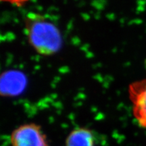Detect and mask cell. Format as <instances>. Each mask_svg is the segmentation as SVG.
<instances>
[{
  "instance_id": "cell-1",
  "label": "cell",
  "mask_w": 146,
  "mask_h": 146,
  "mask_svg": "<svg viewBox=\"0 0 146 146\" xmlns=\"http://www.w3.org/2000/svg\"><path fill=\"white\" fill-rule=\"evenodd\" d=\"M25 31L29 45L39 55L50 56L59 52L62 45L60 30L52 22L37 13L25 16Z\"/></svg>"
},
{
  "instance_id": "cell-2",
  "label": "cell",
  "mask_w": 146,
  "mask_h": 146,
  "mask_svg": "<svg viewBox=\"0 0 146 146\" xmlns=\"http://www.w3.org/2000/svg\"><path fill=\"white\" fill-rule=\"evenodd\" d=\"M12 146H49L41 126L30 123L18 126L10 135Z\"/></svg>"
},
{
  "instance_id": "cell-3",
  "label": "cell",
  "mask_w": 146,
  "mask_h": 146,
  "mask_svg": "<svg viewBox=\"0 0 146 146\" xmlns=\"http://www.w3.org/2000/svg\"><path fill=\"white\" fill-rule=\"evenodd\" d=\"M128 93L134 118L140 127L146 128V78L131 83Z\"/></svg>"
},
{
  "instance_id": "cell-4",
  "label": "cell",
  "mask_w": 146,
  "mask_h": 146,
  "mask_svg": "<svg viewBox=\"0 0 146 146\" xmlns=\"http://www.w3.org/2000/svg\"><path fill=\"white\" fill-rule=\"evenodd\" d=\"M66 146H95L94 133L90 129L78 127L73 129L66 139Z\"/></svg>"
},
{
  "instance_id": "cell-5",
  "label": "cell",
  "mask_w": 146,
  "mask_h": 146,
  "mask_svg": "<svg viewBox=\"0 0 146 146\" xmlns=\"http://www.w3.org/2000/svg\"><path fill=\"white\" fill-rule=\"evenodd\" d=\"M1 1H4V2H6V3H11V4L20 6V5H22L25 2H27L28 0H1Z\"/></svg>"
}]
</instances>
